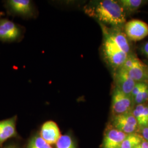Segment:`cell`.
<instances>
[{"mask_svg": "<svg viewBox=\"0 0 148 148\" xmlns=\"http://www.w3.org/2000/svg\"><path fill=\"white\" fill-rule=\"evenodd\" d=\"M84 11L106 27L123 28L126 23V16L117 0L91 1Z\"/></svg>", "mask_w": 148, "mask_h": 148, "instance_id": "6da1fadb", "label": "cell"}, {"mask_svg": "<svg viewBox=\"0 0 148 148\" xmlns=\"http://www.w3.org/2000/svg\"><path fill=\"white\" fill-rule=\"evenodd\" d=\"M102 32L101 53L106 63L114 71L123 66L128 55L122 51L112 42L106 32L102 30Z\"/></svg>", "mask_w": 148, "mask_h": 148, "instance_id": "7a4b0ae2", "label": "cell"}, {"mask_svg": "<svg viewBox=\"0 0 148 148\" xmlns=\"http://www.w3.org/2000/svg\"><path fill=\"white\" fill-rule=\"evenodd\" d=\"M122 67L136 82H148V65L142 62L134 53L128 56Z\"/></svg>", "mask_w": 148, "mask_h": 148, "instance_id": "3957f363", "label": "cell"}, {"mask_svg": "<svg viewBox=\"0 0 148 148\" xmlns=\"http://www.w3.org/2000/svg\"><path fill=\"white\" fill-rule=\"evenodd\" d=\"M134 107L131 95L123 93L115 87L112 91L111 101V110L114 115L132 112Z\"/></svg>", "mask_w": 148, "mask_h": 148, "instance_id": "277c9868", "label": "cell"}, {"mask_svg": "<svg viewBox=\"0 0 148 148\" xmlns=\"http://www.w3.org/2000/svg\"><path fill=\"white\" fill-rule=\"evenodd\" d=\"M23 29L8 19H0V41L3 42L19 41L23 36Z\"/></svg>", "mask_w": 148, "mask_h": 148, "instance_id": "5b68a950", "label": "cell"}, {"mask_svg": "<svg viewBox=\"0 0 148 148\" xmlns=\"http://www.w3.org/2000/svg\"><path fill=\"white\" fill-rule=\"evenodd\" d=\"M99 25L101 30L106 32L112 42L122 51L128 56L134 53L131 42L127 38L123 28L107 27L101 24H99Z\"/></svg>", "mask_w": 148, "mask_h": 148, "instance_id": "8992f818", "label": "cell"}, {"mask_svg": "<svg viewBox=\"0 0 148 148\" xmlns=\"http://www.w3.org/2000/svg\"><path fill=\"white\" fill-rule=\"evenodd\" d=\"M123 30L131 42H137L148 36V24L139 19H132L126 21Z\"/></svg>", "mask_w": 148, "mask_h": 148, "instance_id": "52a82bcc", "label": "cell"}, {"mask_svg": "<svg viewBox=\"0 0 148 148\" xmlns=\"http://www.w3.org/2000/svg\"><path fill=\"white\" fill-rule=\"evenodd\" d=\"M5 4L8 12L13 15L30 17L35 13L33 3L30 0H8Z\"/></svg>", "mask_w": 148, "mask_h": 148, "instance_id": "ba28073f", "label": "cell"}, {"mask_svg": "<svg viewBox=\"0 0 148 148\" xmlns=\"http://www.w3.org/2000/svg\"><path fill=\"white\" fill-rule=\"evenodd\" d=\"M114 80L115 87L123 93L131 95L136 82L122 66L114 71Z\"/></svg>", "mask_w": 148, "mask_h": 148, "instance_id": "9c48e42d", "label": "cell"}, {"mask_svg": "<svg viewBox=\"0 0 148 148\" xmlns=\"http://www.w3.org/2000/svg\"><path fill=\"white\" fill-rule=\"evenodd\" d=\"M40 136L50 145L56 144L62 136L58 126L53 121H48L43 124Z\"/></svg>", "mask_w": 148, "mask_h": 148, "instance_id": "30bf717a", "label": "cell"}, {"mask_svg": "<svg viewBox=\"0 0 148 148\" xmlns=\"http://www.w3.org/2000/svg\"><path fill=\"white\" fill-rule=\"evenodd\" d=\"M16 116L0 121V145L6 140L16 136Z\"/></svg>", "mask_w": 148, "mask_h": 148, "instance_id": "8fae6325", "label": "cell"}, {"mask_svg": "<svg viewBox=\"0 0 148 148\" xmlns=\"http://www.w3.org/2000/svg\"><path fill=\"white\" fill-rule=\"evenodd\" d=\"M127 135L115 128L109 130L104 138L103 148H120L123 140Z\"/></svg>", "mask_w": 148, "mask_h": 148, "instance_id": "7c38bea8", "label": "cell"}, {"mask_svg": "<svg viewBox=\"0 0 148 148\" xmlns=\"http://www.w3.org/2000/svg\"><path fill=\"white\" fill-rule=\"evenodd\" d=\"M126 16L132 14L148 3L145 0H117Z\"/></svg>", "mask_w": 148, "mask_h": 148, "instance_id": "4fadbf2b", "label": "cell"}, {"mask_svg": "<svg viewBox=\"0 0 148 148\" xmlns=\"http://www.w3.org/2000/svg\"><path fill=\"white\" fill-rule=\"evenodd\" d=\"M137 121L138 125L142 128L148 127V106L141 104L134 106L132 111Z\"/></svg>", "mask_w": 148, "mask_h": 148, "instance_id": "5bb4252c", "label": "cell"}, {"mask_svg": "<svg viewBox=\"0 0 148 148\" xmlns=\"http://www.w3.org/2000/svg\"><path fill=\"white\" fill-rule=\"evenodd\" d=\"M112 124L115 128L127 134L134 133L137 128V127L134 126L122 120L118 115L114 116Z\"/></svg>", "mask_w": 148, "mask_h": 148, "instance_id": "9a60e30c", "label": "cell"}, {"mask_svg": "<svg viewBox=\"0 0 148 148\" xmlns=\"http://www.w3.org/2000/svg\"><path fill=\"white\" fill-rule=\"evenodd\" d=\"M143 140L142 136L134 133L127 134L123 140L120 148H134Z\"/></svg>", "mask_w": 148, "mask_h": 148, "instance_id": "2e32d148", "label": "cell"}, {"mask_svg": "<svg viewBox=\"0 0 148 148\" xmlns=\"http://www.w3.org/2000/svg\"><path fill=\"white\" fill-rule=\"evenodd\" d=\"M27 148H52L40 135H35L30 139Z\"/></svg>", "mask_w": 148, "mask_h": 148, "instance_id": "e0dca14e", "label": "cell"}, {"mask_svg": "<svg viewBox=\"0 0 148 148\" xmlns=\"http://www.w3.org/2000/svg\"><path fill=\"white\" fill-rule=\"evenodd\" d=\"M56 144V148H76L73 138L68 134L62 136Z\"/></svg>", "mask_w": 148, "mask_h": 148, "instance_id": "ac0fdd59", "label": "cell"}, {"mask_svg": "<svg viewBox=\"0 0 148 148\" xmlns=\"http://www.w3.org/2000/svg\"><path fill=\"white\" fill-rule=\"evenodd\" d=\"M134 106L145 104L148 101V84L147 83L143 89L134 98H133Z\"/></svg>", "mask_w": 148, "mask_h": 148, "instance_id": "d6986e66", "label": "cell"}, {"mask_svg": "<svg viewBox=\"0 0 148 148\" xmlns=\"http://www.w3.org/2000/svg\"><path fill=\"white\" fill-rule=\"evenodd\" d=\"M139 51L143 56L148 59V41L142 43L140 45Z\"/></svg>", "mask_w": 148, "mask_h": 148, "instance_id": "ffe728a7", "label": "cell"}, {"mask_svg": "<svg viewBox=\"0 0 148 148\" xmlns=\"http://www.w3.org/2000/svg\"><path fill=\"white\" fill-rule=\"evenodd\" d=\"M142 134L144 139L148 142V127L142 128Z\"/></svg>", "mask_w": 148, "mask_h": 148, "instance_id": "44dd1931", "label": "cell"}, {"mask_svg": "<svg viewBox=\"0 0 148 148\" xmlns=\"http://www.w3.org/2000/svg\"><path fill=\"white\" fill-rule=\"evenodd\" d=\"M134 148H148V142L143 139L141 143L139 144L136 147Z\"/></svg>", "mask_w": 148, "mask_h": 148, "instance_id": "7402d4cb", "label": "cell"}, {"mask_svg": "<svg viewBox=\"0 0 148 148\" xmlns=\"http://www.w3.org/2000/svg\"><path fill=\"white\" fill-rule=\"evenodd\" d=\"M3 148H19L17 146H16L14 144H10L8 145L7 146H5V147Z\"/></svg>", "mask_w": 148, "mask_h": 148, "instance_id": "603a6c76", "label": "cell"}, {"mask_svg": "<svg viewBox=\"0 0 148 148\" xmlns=\"http://www.w3.org/2000/svg\"><path fill=\"white\" fill-rule=\"evenodd\" d=\"M3 15H4V13L2 12H1V11H0V18H1L2 16H3Z\"/></svg>", "mask_w": 148, "mask_h": 148, "instance_id": "cb8c5ba5", "label": "cell"}, {"mask_svg": "<svg viewBox=\"0 0 148 148\" xmlns=\"http://www.w3.org/2000/svg\"><path fill=\"white\" fill-rule=\"evenodd\" d=\"M147 84H148V82H147Z\"/></svg>", "mask_w": 148, "mask_h": 148, "instance_id": "d4e9b609", "label": "cell"}, {"mask_svg": "<svg viewBox=\"0 0 148 148\" xmlns=\"http://www.w3.org/2000/svg\"><path fill=\"white\" fill-rule=\"evenodd\" d=\"M147 65H148V64H147Z\"/></svg>", "mask_w": 148, "mask_h": 148, "instance_id": "484cf974", "label": "cell"}]
</instances>
